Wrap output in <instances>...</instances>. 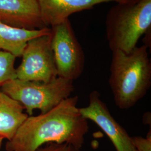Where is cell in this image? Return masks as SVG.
<instances>
[{"mask_svg":"<svg viewBox=\"0 0 151 151\" xmlns=\"http://www.w3.org/2000/svg\"><path fill=\"white\" fill-rule=\"evenodd\" d=\"M119 0H37L44 25L50 27L69 19L77 12L91 9L95 6Z\"/></svg>","mask_w":151,"mask_h":151,"instance_id":"obj_9","label":"cell"},{"mask_svg":"<svg viewBox=\"0 0 151 151\" xmlns=\"http://www.w3.org/2000/svg\"><path fill=\"white\" fill-rule=\"evenodd\" d=\"M137 151H151V132H148L146 138L140 136L131 137Z\"/></svg>","mask_w":151,"mask_h":151,"instance_id":"obj_13","label":"cell"},{"mask_svg":"<svg viewBox=\"0 0 151 151\" xmlns=\"http://www.w3.org/2000/svg\"><path fill=\"white\" fill-rule=\"evenodd\" d=\"M151 28L149 29L145 34V37L144 38V44L148 48H151Z\"/></svg>","mask_w":151,"mask_h":151,"instance_id":"obj_15","label":"cell"},{"mask_svg":"<svg viewBox=\"0 0 151 151\" xmlns=\"http://www.w3.org/2000/svg\"><path fill=\"white\" fill-rule=\"evenodd\" d=\"M0 22L11 27L27 30L46 27L37 0H0Z\"/></svg>","mask_w":151,"mask_h":151,"instance_id":"obj_8","label":"cell"},{"mask_svg":"<svg viewBox=\"0 0 151 151\" xmlns=\"http://www.w3.org/2000/svg\"><path fill=\"white\" fill-rule=\"evenodd\" d=\"M16 58L11 53L0 50V87L6 82L16 78Z\"/></svg>","mask_w":151,"mask_h":151,"instance_id":"obj_12","label":"cell"},{"mask_svg":"<svg viewBox=\"0 0 151 151\" xmlns=\"http://www.w3.org/2000/svg\"><path fill=\"white\" fill-rule=\"evenodd\" d=\"M106 17V34L110 50L131 52L151 27V0H119Z\"/></svg>","mask_w":151,"mask_h":151,"instance_id":"obj_3","label":"cell"},{"mask_svg":"<svg viewBox=\"0 0 151 151\" xmlns=\"http://www.w3.org/2000/svg\"><path fill=\"white\" fill-rule=\"evenodd\" d=\"M51 40L50 31L27 42L22 53V63L16 68V78L49 83L58 77Z\"/></svg>","mask_w":151,"mask_h":151,"instance_id":"obj_6","label":"cell"},{"mask_svg":"<svg viewBox=\"0 0 151 151\" xmlns=\"http://www.w3.org/2000/svg\"><path fill=\"white\" fill-rule=\"evenodd\" d=\"M4 140V138L1 137H0V150L1 148V146H2V141Z\"/></svg>","mask_w":151,"mask_h":151,"instance_id":"obj_16","label":"cell"},{"mask_svg":"<svg viewBox=\"0 0 151 151\" xmlns=\"http://www.w3.org/2000/svg\"><path fill=\"white\" fill-rule=\"evenodd\" d=\"M79 111L85 119L91 120L103 130L116 151H137L131 137L111 115L97 90L90 93L88 105L86 107L79 108Z\"/></svg>","mask_w":151,"mask_h":151,"instance_id":"obj_7","label":"cell"},{"mask_svg":"<svg viewBox=\"0 0 151 151\" xmlns=\"http://www.w3.org/2000/svg\"><path fill=\"white\" fill-rule=\"evenodd\" d=\"M145 45L131 52L112 51L109 84L115 105L121 110L133 107L151 86V62Z\"/></svg>","mask_w":151,"mask_h":151,"instance_id":"obj_2","label":"cell"},{"mask_svg":"<svg viewBox=\"0 0 151 151\" xmlns=\"http://www.w3.org/2000/svg\"><path fill=\"white\" fill-rule=\"evenodd\" d=\"M24 108L0 89V137L9 140L28 117Z\"/></svg>","mask_w":151,"mask_h":151,"instance_id":"obj_11","label":"cell"},{"mask_svg":"<svg viewBox=\"0 0 151 151\" xmlns=\"http://www.w3.org/2000/svg\"><path fill=\"white\" fill-rule=\"evenodd\" d=\"M50 31V27L27 30L11 27L0 22V50L10 52L16 58L21 57L29 40L49 34Z\"/></svg>","mask_w":151,"mask_h":151,"instance_id":"obj_10","label":"cell"},{"mask_svg":"<svg viewBox=\"0 0 151 151\" xmlns=\"http://www.w3.org/2000/svg\"><path fill=\"white\" fill-rule=\"evenodd\" d=\"M58 77L74 81L82 74L85 56L69 19L50 27Z\"/></svg>","mask_w":151,"mask_h":151,"instance_id":"obj_5","label":"cell"},{"mask_svg":"<svg viewBox=\"0 0 151 151\" xmlns=\"http://www.w3.org/2000/svg\"><path fill=\"white\" fill-rule=\"evenodd\" d=\"M78 101V96H70L46 113L28 116L6 142V151H35L49 143H67L80 150L89 127Z\"/></svg>","mask_w":151,"mask_h":151,"instance_id":"obj_1","label":"cell"},{"mask_svg":"<svg viewBox=\"0 0 151 151\" xmlns=\"http://www.w3.org/2000/svg\"><path fill=\"white\" fill-rule=\"evenodd\" d=\"M2 91L20 103L28 116L38 109L41 113L48 112L75 90L73 81L57 77L49 83L24 81L15 78L0 87Z\"/></svg>","mask_w":151,"mask_h":151,"instance_id":"obj_4","label":"cell"},{"mask_svg":"<svg viewBox=\"0 0 151 151\" xmlns=\"http://www.w3.org/2000/svg\"><path fill=\"white\" fill-rule=\"evenodd\" d=\"M35 151H80V150L67 143H49L45 146L38 148Z\"/></svg>","mask_w":151,"mask_h":151,"instance_id":"obj_14","label":"cell"}]
</instances>
